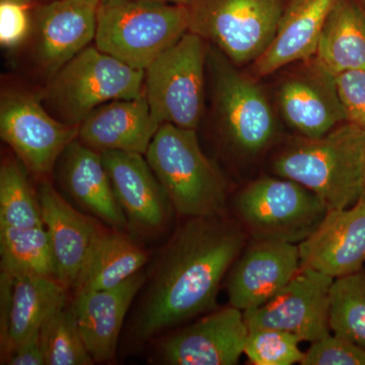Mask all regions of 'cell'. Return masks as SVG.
Returning a JSON list of instances; mask_svg holds the SVG:
<instances>
[{
    "instance_id": "e0dca14e",
    "label": "cell",
    "mask_w": 365,
    "mask_h": 365,
    "mask_svg": "<svg viewBox=\"0 0 365 365\" xmlns=\"http://www.w3.org/2000/svg\"><path fill=\"white\" fill-rule=\"evenodd\" d=\"M38 195L54 256L56 279L67 289H74L102 227L72 207L48 182L42 184Z\"/></svg>"
},
{
    "instance_id": "3957f363",
    "label": "cell",
    "mask_w": 365,
    "mask_h": 365,
    "mask_svg": "<svg viewBox=\"0 0 365 365\" xmlns=\"http://www.w3.org/2000/svg\"><path fill=\"white\" fill-rule=\"evenodd\" d=\"M145 158L179 215L188 218L225 215L227 182L204 155L196 130L160 125Z\"/></svg>"
},
{
    "instance_id": "8fae6325",
    "label": "cell",
    "mask_w": 365,
    "mask_h": 365,
    "mask_svg": "<svg viewBox=\"0 0 365 365\" xmlns=\"http://www.w3.org/2000/svg\"><path fill=\"white\" fill-rule=\"evenodd\" d=\"M217 108L228 141L240 153L265 150L276 135V120L265 93L253 79L213 52Z\"/></svg>"
},
{
    "instance_id": "9a60e30c",
    "label": "cell",
    "mask_w": 365,
    "mask_h": 365,
    "mask_svg": "<svg viewBox=\"0 0 365 365\" xmlns=\"http://www.w3.org/2000/svg\"><path fill=\"white\" fill-rule=\"evenodd\" d=\"M102 158L128 223L148 234L165 227L173 206L143 155L106 151Z\"/></svg>"
},
{
    "instance_id": "7a4b0ae2",
    "label": "cell",
    "mask_w": 365,
    "mask_h": 365,
    "mask_svg": "<svg viewBox=\"0 0 365 365\" xmlns=\"http://www.w3.org/2000/svg\"><path fill=\"white\" fill-rule=\"evenodd\" d=\"M365 131L351 123L319 138H304L276 157L278 177L313 191L329 209H342L359 200L364 187Z\"/></svg>"
},
{
    "instance_id": "603a6c76",
    "label": "cell",
    "mask_w": 365,
    "mask_h": 365,
    "mask_svg": "<svg viewBox=\"0 0 365 365\" xmlns=\"http://www.w3.org/2000/svg\"><path fill=\"white\" fill-rule=\"evenodd\" d=\"M61 157L60 177L72 198L110 227H126L128 220L113 191L102 153L76 139Z\"/></svg>"
},
{
    "instance_id": "d590c367",
    "label": "cell",
    "mask_w": 365,
    "mask_h": 365,
    "mask_svg": "<svg viewBox=\"0 0 365 365\" xmlns=\"http://www.w3.org/2000/svg\"><path fill=\"white\" fill-rule=\"evenodd\" d=\"M361 200L365 201V168H364V187H362V193L361 196H360V198Z\"/></svg>"
},
{
    "instance_id": "4316f807",
    "label": "cell",
    "mask_w": 365,
    "mask_h": 365,
    "mask_svg": "<svg viewBox=\"0 0 365 365\" xmlns=\"http://www.w3.org/2000/svg\"><path fill=\"white\" fill-rule=\"evenodd\" d=\"M0 225L44 227L39 195L29 182L25 165L11 158H4L0 167Z\"/></svg>"
},
{
    "instance_id": "f546056e",
    "label": "cell",
    "mask_w": 365,
    "mask_h": 365,
    "mask_svg": "<svg viewBox=\"0 0 365 365\" xmlns=\"http://www.w3.org/2000/svg\"><path fill=\"white\" fill-rule=\"evenodd\" d=\"M302 340L294 334L276 329L250 330L244 354L255 365H292L302 364L304 352Z\"/></svg>"
},
{
    "instance_id": "7c38bea8",
    "label": "cell",
    "mask_w": 365,
    "mask_h": 365,
    "mask_svg": "<svg viewBox=\"0 0 365 365\" xmlns=\"http://www.w3.org/2000/svg\"><path fill=\"white\" fill-rule=\"evenodd\" d=\"M249 331L244 312L228 306L163 340L160 355L170 365L237 364Z\"/></svg>"
},
{
    "instance_id": "8992f818",
    "label": "cell",
    "mask_w": 365,
    "mask_h": 365,
    "mask_svg": "<svg viewBox=\"0 0 365 365\" xmlns=\"http://www.w3.org/2000/svg\"><path fill=\"white\" fill-rule=\"evenodd\" d=\"M235 210L254 240L299 245L321 225L329 207L299 182L263 177L239 192Z\"/></svg>"
},
{
    "instance_id": "e575fe53",
    "label": "cell",
    "mask_w": 365,
    "mask_h": 365,
    "mask_svg": "<svg viewBox=\"0 0 365 365\" xmlns=\"http://www.w3.org/2000/svg\"><path fill=\"white\" fill-rule=\"evenodd\" d=\"M148 1L165 2V4H184V6H186L189 0H148Z\"/></svg>"
},
{
    "instance_id": "2e32d148",
    "label": "cell",
    "mask_w": 365,
    "mask_h": 365,
    "mask_svg": "<svg viewBox=\"0 0 365 365\" xmlns=\"http://www.w3.org/2000/svg\"><path fill=\"white\" fill-rule=\"evenodd\" d=\"M101 0H54L38 9L36 52L50 76L88 47L97 33Z\"/></svg>"
},
{
    "instance_id": "6da1fadb",
    "label": "cell",
    "mask_w": 365,
    "mask_h": 365,
    "mask_svg": "<svg viewBox=\"0 0 365 365\" xmlns=\"http://www.w3.org/2000/svg\"><path fill=\"white\" fill-rule=\"evenodd\" d=\"M241 222L227 215L189 217L163 250L134 324V337L150 339L216 307L225 274L246 247Z\"/></svg>"
},
{
    "instance_id": "44dd1931",
    "label": "cell",
    "mask_w": 365,
    "mask_h": 365,
    "mask_svg": "<svg viewBox=\"0 0 365 365\" xmlns=\"http://www.w3.org/2000/svg\"><path fill=\"white\" fill-rule=\"evenodd\" d=\"M279 104L287 123L304 138H319L346 122L335 78L314 63L281 86Z\"/></svg>"
},
{
    "instance_id": "ba28073f",
    "label": "cell",
    "mask_w": 365,
    "mask_h": 365,
    "mask_svg": "<svg viewBox=\"0 0 365 365\" xmlns=\"http://www.w3.org/2000/svg\"><path fill=\"white\" fill-rule=\"evenodd\" d=\"M205 43L187 32L146 68L144 96L160 125L198 127L204 109Z\"/></svg>"
},
{
    "instance_id": "d6a6232c",
    "label": "cell",
    "mask_w": 365,
    "mask_h": 365,
    "mask_svg": "<svg viewBox=\"0 0 365 365\" xmlns=\"http://www.w3.org/2000/svg\"><path fill=\"white\" fill-rule=\"evenodd\" d=\"M32 29L28 4L1 0L0 1V44L14 48L30 35Z\"/></svg>"
},
{
    "instance_id": "f1b7e54d",
    "label": "cell",
    "mask_w": 365,
    "mask_h": 365,
    "mask_svg": "<svg viewBox=\"0 0 365 365\" xmlns=\"http://www.w3.org/2000/svg\"><path fill=\"white\" fill-rule=\"evenodd\" d=\"M46 365H91L95 362L74 318L71 307H62L40 329Z\"/></svg>"
},
{
    "instance_id": "4dcf8cb0",
    "label": "cell",
    "mask_w": 365,
    "mask_h": 365,
    "mask_svg": "<svg viewBox=\"0 0 365 365\" xmlns=\"http://www.w3.org/2000/svg\"><path fill=\"white\" fill-rule=\"evenodd\" d=\"M302 365H365V350L351 341L329 334L304 353Z\"/></svg>"
},
{
    "instance_id": "9c48e42d",
    "label": "cell",
    "mask_w": 365,
    "mask_h": 365,
    "mask_svg": "<svg viewBox=\"0 0 365 365\" xmlns=\"http://www.w3.org/2000/svg\"><path fill=\"white\" fill-rule=\"evenodd\" d=\"M78 132V125L53 117L32 96L11 93L1 98L0 135L34 174H49Z\"/></svg>"
},
{
    "instance_id": "836d02e7",
    "label": "cell",
    "mask_w": 365,
    "mask_h": 365,
    "mask_svg": "<svg viewBox=\"0 0 365 365\" xmlns=\"http://www.w3.org/2000/svg\"><path fill=\"white\" fill-rule=\"evenodd\" d=\"M9 365H46L44 353L41 345L40 330L31 334L11 353L6 360Z\"/></svg>"
},
{
    "instance_id": "8d00e7d4",
    "label": "cell",
    "mask_w": 365,
    "mask_h": 365,
    "mask_svg": "<svg viewBox=\"0 0 365 365\" xmlns=\"http://www.w3.org/2000/svg\"><path fill=\"white\" fill-rule=\"evenodd\" d=\"M11 1L24 2V4H29V2L33 1V0H11Z\"/></svg>"
},
{
    "instance_id": "1f68e13d",
    "label": "cell",
    "mask_w": 365,
    "mask_h": 365,
    "mask_svg": "<svg viewBox=\"0 0 365 365\" xmlns=\"http://www.w3.org/2000/svg\"><path fill=\"white\" fill-rule=\"evenodd\" d=\"M335 85L346 122L365 131V69L343 72L335 76Z\"/></svg>"
},
{
    "instance_id": "277c9868",
    "label": "cell",
    "mask_w": 365,
    "mask_h": 365,
    "mask_svg": "<svg viewBox=\"0 0 365 365\" xmlns=\"http://www.w3.org/2000/svg\"><path fill=\"white\" fill-rule=\"evenodd\" d=\"M189 32L184 4L148 0H101L95 44L127 66L146 71Z\"/></svg>"
},
{
    "instance_id": "cb8c5ba5",
    "label": "cell",
    "mask_w": 365,
    "mask_h": 365,
    "mask_svg": "<svg viewBox=\"0 0 365 365\" xmlns=\"http://www.w3.org/2000/svg\"><path fill=\"white\" fill-rule=\"evenodd\" d=\"M314 62L330 76L365 69V9L354 0H337L322 31Z\"/></svg>"
},
{
    "instance_id": "52a82bcc",
    "label": "cell",
    "mask_w": 365,
    "mask_h": 365,
    "mask_svg": "<svg viewBox=\"0 0 365 365\" xmlns=\"http://www.w3.org/2000/svg\"><path fill=\"white\" fill-rule=\"evenodd\" d=\"M285 0H189V32L235 64L255 62L272 42Z\"/></svg>"
},
{
    "instance_id": "5bb4252c",
    "label": "cell",
    "mask_w": 365,
    "mask_h": 365,
    "mask_svg": "<svg viewBox=\"0 0 365 365\" xmlns=\"http://www.w3.org/2000/svg\"><path fill=\"white\" fill-rule=\"evenodd\" d=\"M300 267L334 279L362 270L365 264V201L329 209L323 222L299 245Z\"/></svg>"
},
{
    "instance_id": "ffe728a7",
    "label": "cell",
    "mask_w": 365,
    "mask_h": 365,
    "mask_svg": "<svg viewBox=\"0 0 365 365\" xmlns=\"http://www.w3.org/2000/svg\"><path fill=\"white\" fill-rule=\"evenodd\" d=\"M143 283L144 275L139 271L110 289L76 292L71 309L95 362L114 357L125 316Z\"/></svg>"
},
{
    "instance_id": "4fadbf2b",
    "label": "cell",
    "mask_w": 365,
    "mask_h": 365,
    "mask_svg": "<svg viewBox=\"0 0 365 365\" xmlns=\"http://www.w3.org/2000/svg\"><path fill=\"white\" fill-rule=\"evenodd\" d=\"M300 268L299 245L254 240L230 268V306L242 312L261 306L277 294Z\"/></svg>"
},
{
    "instance_id": "484cf974",
    "label": "cell",
    "mask_w": 365,
    "mask_h": 365,
    "mask_svg": "<svg viewBox=\"0 0 365 365\" xmlns=\"http://www.w3.org/2000/svg\"><path fill=\"white\" fill-rule=\"evenodd\" d=\"M1 272L56 278V266L44 227L19 228L0 225Z\"/></svg>"
},
{
    "instance_id": "d6986e66",
    "label": "cell",
    "mask_w": 365,
    "mask_h": 365,
    "mask_svg": "<svg viewBox=\"0 0 365 365\" xmlns=\"http://www.w3.org/2000/svg\"><path fill=\"white\" fill-rule=\"evenodd\" d=\"M145 96L102 105L79 124L78 138L103 153L125 151L145 155L160 129Z\"/></svg>"
},
{
    "instance_id": "d4e9b609",
    "label": "cell",
    "mask_w": 365,
    "mask_h": 365,
    "mask_svg": "<svg viewBox=\"0 0 365 365\" xmlns=\"http://www.w3.org/2000/svg\"><path fill=\"white\" fill-rule=\"evenodd\" d=\"M148 259V253L127 235L102 228L74 288L76 294L117 287L139 272Z\"/></svg>"
},
{
    "instance_id": "5b68a950",
    "label": "cell",
    "mask_w": 365,
    "mask_h": 365,
    "mask_svg": "<svg viewBox=\"0 0 365 365\" xmlns=\"http://www.w3.org/2000/svg\"><path fill=\"white\" fill-rule=\"evenodd\" d=\"M144 81L145 71L127 66L91 46L53 74L45 100L59 120L79 126L102 105L143 97Z\"/></svg>"
},
{
    "instance_id": "83f0119b",
    "label": "cell",
    "mask_w": 365,
    "mask_h": 365,
    "mask_svg": "<svg viewBox=\"0 0 365 365\" xmlns=\"http://www.w3.org/2000/svg\"><path fill=\"white\" fill-rule=\"evenodd\" d=\"M331 333L365 350V273L334 280L330 302Z\"/></svg>"
},
{
    "instance_id": "7402d4cb",
    "label": "cell",
    "mask_w": 365,
    "mask_h": 365,
    "mask_svg": "<svg viewBox=\"0 0 365 365\" xmlns=\"http://www.w3.org/2000/svg\"><path fill=\"white\" fill-rule=\"evenodd\" d=\"M337 0H289L266 51L254 62V72L267 76L287 64L313 58L322 31Z\"/></svg>"
},
{
    "instance_id": "30bf717a",
    "label": "cell",
    "mask_w": 365,
    "mask_h": 365,
    "mask_svg": "<svg viewBox=\"0 0 365 365\" xmlns=\"http://www.w3.org/2000/svg\"><path fill=\"white\" fill-rule=\"evenodd\" d=\"M334 278L300 268L272 299L244 312L249 330L276 329L316 342L331 334L330 302Z\"/></svg>"
},
{
    "instance_id": "ac0fdd59",
    "label": "cell",
    "mask_w": 365,
    "mask_h": 365,
    "mask_svg": "<svg viewBox=\"0 0 365 365\" xmlns=\"http://www.w3.org/2000/svg\"><path fill=\"white\" fill-rule=\"evenodd\" d=\"M67 288L56 278L33 274L11 276L9 299H1L0 340L2 361L46 319L66 307Z\"/></svg>"
}]
</instances>
